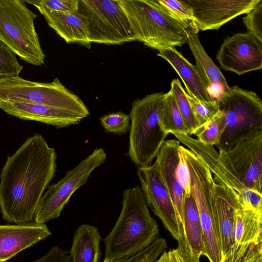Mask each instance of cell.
Returning <instances> with one entry per match:
<instances>
[{
	"label": "cell",
	"mask_w": 262,
	"mask_h": 262,
	"mask_svg": "<svg viewBox=\"0 0 262 262\" xmlns=\"http://www.w3.org/2000/svg\"><path fill=\"white\" fill-rule=\"evenodd\" d=\"M234 262H262V242L252 245Z\"/></svg>",
	"instance_id": "cell-36"
},
{
	"label": "cell",
	"mask_w": 262,
	"mask_h": 262,
	"mask_svg": "<svg viewBox=\"0 0 262 262\" xmlns=\"http://www.w3.org/2000/svg\"><path fill=\"white\" fill-rule=\"evenodd\" d=\"M106 158L102 148H96L74 169L68 171L61 180L52 184L37 206L34 221L45 223L58 217L73 193L86 182L92 172L104 163Z\"/></svg>",
	"instance_id": "cell-10"
},
{
	"label": "cell",
	"mask_w": 262,
	"mask_h": 262,
	"mask_svg": "<svg viewBox=\"0 0 262 262\" xmlns=\"http://www.w3.org/2000/svg\"><path fill=\"white\" fill-rule=\"evenodd\" d=\"M184 157L190 173L191 195L197 207L202 230V255L210 262H223L213 215L212 174L192 151H186Z\"/></svg>",
	"instance_id": "cell-8"
},
{
	"label": "cell",
	"mask_w": 262,
	"mask_h": 262,
	"mask_svg": "<svg viewBox=\"0 0 262 262\" xmlns=\"http://www.w3.org/2000/svg\"><path fill=\"white\" fill-rule=\"evenodd\" d=\"M234 229L233 246L230 256L224 262H234L252 245L262 242V214L239 203L234 212Z\"/></svg>",
	"instance_id": "cell-20"
},
{
	"label": "cell",
	"mask_w": 262,
	"mask_h": 262,
	"mask_svg": "<svg viewBox=\"0 0 262 262\" xmlns=\"http://www.w3.org/2000/svg\"><path fill=\"white\" fill-rule=\"evenodd\" d=\"M179 148V160L177 168V176L180 184L185 191V197L191 195L190 177L187 163L182 150Z\"/></svg>",
	"instance_id": "cell-34"
},
{
	"label": "cell",
	"mask_w": 262,
	"mask_h": 262,
	"mask_svg": "<svg viewBox=\"0 0 262 262\" xmlns=\"http://www.w3.org/2000/svg\"><path fill=\"white\" fill-rule=\"evenodd\" d=\"M122 208L112 231L104 239L105 258H127L158 238V225L150 215L139 186L123 192Z\"/></svg>",
	"instance_id": "cell-2"
},
{
	"label": "cell",
	"mask_w": 262,
	"mask_h": 262,
	"mask_svg": "<svg viewBox=\"0 0 262 262\" xmlns=\"http://www.w3.org/2000/svg\"><path fill=\"white\" fill-rule=\"evenodd\" d=\"M225 127L224 117L221 110L220 114L214 119L198 129L194 135L202 143L216 146L220 142Z\"/></svg>",
	"instance_id": "cell-29"
},
{
	"label": "cell",
	"mask_w": 262,
	"mask_h": 262,
	"mask_svg": "<svg viewBox=\"0 0 262 262\" xmlns=\"http://www.w3.org/2000/svg\"><path fill=\"white\" fill-rule=\"evenodd\" d=\"M160 125L167 134H186L188 131L178 110L173 96L169 91L166 93L159 117Z\"/></svg>",
	"instance_id": "cell-25"
},
{
	"label": "cell",
	"mask_w": 262,
	"mask_h": 262,
	"mask_svg": "<svg viewBox=\"0 0 262 262\" xmlns=\"http://www.w3.org/2000/svg\"><path fill=\"white\" fill-rule=\"evenodd\" d=\"M100 123L105 132L118 135L126 134L130 126L129 115L119 111L102 116Z\"/></svg>",
	"instance_id": "cell-30"
},
{
	"label": "cell",
	"mask_w": 262,
	"mask_h": 262,
	"mask_svg": "<svg viewBox=\"0 0 262 262\" xmlns=\"http://www.w3.org/2000/svg\"><path fill=\"white\" fill-rule=\"evenodd\" d=\"M184 228L186 239L191 253L200 261L203 251L202 230L197 207L191 195L185 198Z\"/></svg>",
	"instance_id": "cell-24"
},
{
	"label": "cell",
	"mask_w": 262,
	"mask_h": 262,
	"mask_svg": "<svg viewBox=\"0 0 262 262\" xmlns=\"http://www.w3.org/2000/svg\"><path fill=\"white\" fill-rule=\"evenodd\" d=\"M166 262H186L177 249H171L165 252Z\"/></svg>",
	"instance_id": "cell-37"
},
{
	"label": "cell",
	"mask_w": 262,
	"mask_h": 262,
	"mask_svg": "<svg viewBox=\"0 0 262 262\" xmlns=\"http://www.w3.org/2000/svg\"><path fill=\"white\" fill-rule=\"evenodd\" d=\"M198 31L187 29V43L193 54L198 69L206 88L210 91L214 85L221 90V93H227L230 90L225 77L219 68L208 55L198 36Z\"/></svg>",
	"instance_id": "cell-22"
},
{
	"label": "cell",
	"mask_w": 262,
	"mask_h": 262,
	"mask_svg": "<svg viewBox=\"0 0 262 262\" xmlns=\"http://www.w3.org/2000/svg\"><path fill=\"white\" fill-rule=\"evenodd\" d=\"M221 67L241 75L262 68V42L249 32L224 39L216 54Z\"/></svg>",
	"instance_id": "cell-13"
},
{
	"label": "cell",
	"mask_w": 262,
	"mask_h": 262,
	"mask_svg": "<svg viewBox=\"0 0 262 262\" xmlns=\"http://www.w3.org/2000/svg\"><path fill=\"white\" fill-rule=\"evenodd\" d=\"M0 108L9 115L20 119L40 122L57 128L77 124L85 118L79 114L39 103L0 100Z\"/></svg>",
	"instance_id": "cell-18"
},
{
	"label": "cell",
	"mask_w": 262,
	"mask_h": 262,
	"mask_svg": "<svg viewBox=\"0 0 262 262\" xmlns=\"http://www.w3.org/2000/svg\"><path fill=\"white\" fill-rule=\"evenodd\" d=\"M51 234L45 223L35 221L0 225V262L11 259Z\"/></svg>",
	"instance_id": "cell-17"
},
{
	"label": "cell",
	"mask_w": 262,
	"mask_h": 262,
	"mask_svg": "<svg viewBox=\"0 0 262 262\" xmlns=\"http://www.w3.org/2000/svg\"><path fill=\"white\" fill-rule=\"evenodd\" d=\"M193 9L198 31L219 30L231 19L247 14L261 0H186Z\"/></svg>",
	"instance_id": "cell-15"
},
{
	"label": "cell",
	"mask_w": 262,
	"mask_h": 262,
	"mask_svg": "<svg viewBox=\"0 0 262 262\" xmlns=\"http://www.w3.org/2000/svg\"><path fill=\"white\" fill-rule=\"evenodd\" d=\"M221 164L246 188L261 193L262 132L236 144L219 150Z\"/></svg>",
	"instance_id": "cell-11"
},
{
	"label": "cell",
	"mask_w": 262,
	"mask_h": 262,
	"mask_svg": "<svg viewBox=\"0 0 262 262\" xmlns=\"http://www.w3.org/2000/svg\"><path fill=\"white\" fill-rule=\"evenodd\" d=\"M137 40L153 49L181 47L187 43V29L155 0H119Z\"/></svg>",
	"instance_id": "cell-3"
},
{
	"label": "cell",
	"mask_w": 262,
	"mask_h": 262,
	"mask_svg": "<svg viewBox=\"0 0 262 262\" xmlns=\"http://www.w3.org/2000/svg\"><path fill=\"white\" fill-rule=\"evenodd\" d=\"M155 1L171 16L182 23L187 28H191L198 32L194 23L192 8L186 0Z\"/></svg>",
	"instance_id": "cell-27"
},
{
	"label": "cell",
	"mask_w": 262,
	"mask_h": 262,
	"mask_svg": "<svg viewBox=\"0 0 262 262\" xmlns=\"http://www.w3.org/2000/svg\"><path fill=\"white\" fill-rule=\"evenodd\" d=\"M249 33L262 42V1L243 17Z\"/></svg>",
	"instance_id": "cell-32"
},
{
	"label": "cell",
	"mask_w": 262,
	"mask_h": 262,
	"mask_svg": "<svg viewBox=\"0 0 262 262\" xmlns=\"http://www.w3.org/2000/svg\"><path fill=\"white\" fill-rule=\"evenodd\" d=\"M33 262H72V258L70 252L54 246L45 255Z\"/></svg>",
	"instance_id": "cell-35"
},
{
	"label": "cell",
	"mask_w": 262,
	"mask_h": 262,
	"mask_svg": "<svg viewBox=\"0 0 262 262\" xmlns=\"http://www.w3.org/2000/svg\"><path fill=\"white\" fill-rule=\"evenodd\" d=\"M88 18L91 43L122 45L136 39L119 0H79Z\"/></svg>",
	"instance_id": "cell-9"
},
{
	"label": "cell",
	"mask_w": 262,
	"mask_h": 262,
	"mask_svg": "<svg viewBox=\"0 0 262 262\" xmlns=\"http://www.w3.org/2000/svg\"><path fill=\"white\" fill-rule=\"evenodd\" d=\"M166 93H154L136 99L129 114L130 120L127 155L138 167L151 165L168 136L161 127L160 114Z\"/></svg>",
	"instance_id": "cell-4"
},
{
	"label": "cell",
	"mask_w": 262,
	"mask_h": 262,
	"mask_svg": "<svg viewBox=\"0 0 262 262\" xmlns=\"http://www.w3.org/2000/svg\"><path fill=\"white\" fill-rule=\"evenodd\" d=\"M187 97L199 128L214 119L221 112L217 98L212 101H202L191 97L187 94Z\"/></svg>",
	"instance_id": "cell-28"
},
{
	"label": "cell",
	"mask_w": 262,
	"mask_h": 262,
	"mask_svg": "<svg viewBox=\"0 0 262 262\" xmlns=\"http://www.w3.org/2000/svg\"><path fill=\"white\" fill-rule=\"evenodd\" d=\"M101 236L95 226L84 224L76 230L70 254L72 262H99Z\"/></svg>",
	"instance_id": "cell-23"
},
{
	"label": "cell",
	"mask_w": 262,
	"mask_h": 262,
	"mask_svg": "<svg viewBox=\"0 0 262 262\" xmlns=\"http://www.w3.org/2000/svg\"><path fill=\"white\" fill-rule=\"evenodd\" d=\"M36 17L23 1L0 0V40L25 62L41 66L45 55L34 27Z\"/></svg>",
	"instance_id": "cell-6"
},
{
	"label": "cell",
	"mask_w": 262,
	"mask_h": 262,
	"mask_svg": "<svg viewBox=\"0 0 262 262\" xmlns=\"http://www.w3.org/2000/svg\"><path fill=\"white\" fill-rule=\"evenodd\" d=\"M212 192L214 223L224 262L230 256L233 246L234 212L239 206L238 195L215 182Z\"/></svg>",
	"instance_id": "cell-16"
},
{
	"label": "cell",
	"mask_w": 262,
	"mask_h": 262,
	"mask_svg": "<svg viewBox=\"0 0 262 262\" xmlns=\"http://www.w3.org/2000/svg\"><path fill=\"white\" fill-rule=\"evenodd\" d=\"M217 98L225 124L219 150H230L262 132V101L255 92L236 85Z\"/></svg>",
	"instance_id": "cell-5"
},
{
	"label": "cell",
	"mask_w": 262,
	"mask_h": 262,
	"mask_svg": "<svg viewBox=\"0 0 262 262\" xmlns=\"http://www.w3.org/2000/svg\"><path fill=\"white\" fill-rule=\"evenodd\" d=\"M170 91L187 128L188 136L194 135L200 127L199 124L188 100L187 93L179 79H174L171 81Z\"/></svg>",
	"instance_id": "cell-26"
},
{
	"label": "cell",
	"mask_w": 262,
	"mask_h": 262,
	"mask_svg": "<svg viewBox=\"0 0 262 262\" xmlns=\"http://www.w3.org/2000/svg\"><path fill=\"white\" fill-rule=\"evenodd\" d=\"M57 156L45 138L35 134L7 158L0 175V209L3 220L32 222L43 191L56 171Z\"/></svg>",
	"instance_id": "cell-1"
},
{
	"label": "cell",
	"mask_w": 262,
	"mask_h": 262,
	"mask_svg": "<svg viewBox=\"0 0 262 262\" xmlns=\"http://www.w3.org/2000/svg\"><path fill=\"white\" fill-rule=\"evenodd\" d=\"M137 174L147 205L178 241L179 233L174 207L156 163L138 167Z\"/></svg>",
	"instance_id": "cell-14"
},
{
	"label": "cell",
	"mask_w": 262,
	"mask_h": 262,
	"mask_svg": "<svg viewBox=\"0 0 262 262\" xmlns=\"http://www.w3.org/2000/svg\"><path fill=\"white\" fill-rule=\"evenodd\" d=\"M165 252H164L155 262H166Z\"/></svg>",
	"instance_id": "cell-38"
},
{
	"label": "cell",
	"mask_w": 262,
	"mask_h": 262,
	"mask_svg": "<svg viewBox=\"0 0 262 262\" xmlns=\"http://www.w3.org/2000/svg\"><path fill=\"white\" fill-rule=\"evenodd\" d=\"M33 5L40 6L49 10L69 12L78 11L79 0H41L23 1Z\"/></svg>",
	"instance_id": "cell-33"
},
{
	"label": "cell",
	"mask_w": 262,
	"mask_h": 262,
	"mask_svg": "<svg viewBox=\"0 0 262 262\" xmlns=\"http://www.w3.org/2000/svg\"><path fill=\"white\" fill-rule=\"evenodd\" d=\"M157 56L168 61L183 81L187 94L202 101H212L217 99L206 88L196 66H193L174 47L159 51Z\"/></svg>",
	"instance_id": "cell-21"
},
{
	"label": "cell",
	"mask_w": 262,
	"mask_h": 262,
	"mask_svg": "<svg viewBox=\"0 0 262 262\" xmlns=\"http://www.w3.org/2000/svg\"><path fill=\"white\" fill-rule=\"evenodd\" d=\"M180 146L179 140H165L156 157L155 162L157 165L174 207L179 233L177 249L184 257L190 258L193 255L187 244L184 228L185 194L177 176Z\"/></svg>",
	"instance_id": "cell-12"
},
{
	"label": "cell",
	"mask_w": 262,
	"mask_h": 262,
	"mask_svg": "<svg viewBox=\"0 0 262 262\" xmlns=\"http://www.w3.org/2000/svg\"><path fill=\"white\" fill-rule=\"evenodd\" d=\"M23 68L17 61L16 54L0 40V76H17Z\"/></svg>",
	"instance_id": "cell-31"
},
{
	"label": "cell",
	"mask_w": 262,
	"mask_h": 262,
	"mask_svg": "<svg viewBox=\"0 0 262 262\" xmlns=\"http://www.w3.org/2000/svg\"><path fill=\"white\" fill-rule=\"evenodd\" d=\"M0 100L17 103H39L80 114L89 111L77 95L66 88L58 78L48 83L34 82L19 76L0 77Z\"/></svg>",
	"instance_id": "cell-7"
},
{
	"label": "cell",
	"mask_w": 262,
	"mask_h": 262,
	"mask_svg": "<svg viewBox=\"0 0 262 262\" xmlns=\"http://www.w3.org/2000/svg\"><path fill=\"white\" fill-rule=\"evenodd\" d=\"M49 26L68 43H76L91 48L87 17L78 11L62 12L35 6Z\"/></svg>",
	"instance_id": "cell-19"
}]
</instances>
